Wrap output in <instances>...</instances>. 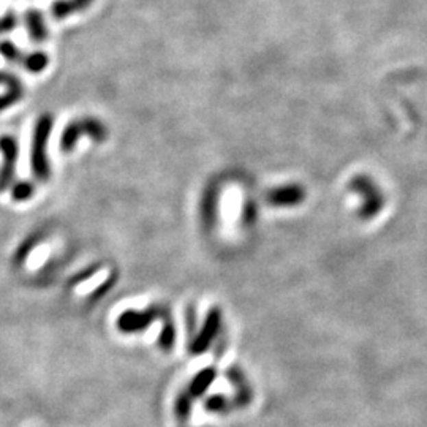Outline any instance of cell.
<instances>
[{"mask_svg": "<svg viewBox=\"0 0 427 427\" xmlns=\"http://www.w3.org/2000/svg\"><path fill=\"white\" fill-rule=\"evenodd\" d=\"M54 128V116L51 112H41L34 125L32 143H30V169L38 182H48L51 179V164L46 152L51 133Z\"/></svg>", "mask_w": 427, "mask_h": 427, "instance_id": "obj_1", "label": "cell"}, {"mask_svg": "<svg viewBox=\"0 0 427 427\" xmlns=\"http://www.w3.org/2000/svg\"><path fill=\"white\" fill-rule=\"evenodd\" d=\"M171 315L169 308L167 306L154 304L147 307L146 310H125L121 313V317L117 318V329L123 334H136L143 332L157 320H164V318Z\"/></svg>", "mask_w": 427, "mask_h": 427, "instance_id": "obj_2", "label": "cell"}, {"mask_svg": "<svg viewBox=\"0 0 427 427\" xmlns=\"http://www.w3.org/2000/svg\"><path fill=\"white\" fill-rule=\"evenodd\" d=\"M0 154H2V167H0V193L8 192L16 178V167L19 158V143L13 135L0 136Z\"/></svg>", "mask_w": 427, "mask_h": 427, "instance_id": "obj_3", "label": "cell"}, {"mask_svg": "<svg viewBox=\"0 0 427 427\" xmlns=\"http://www.w3.org/2000/svg\"><path fill=\"white\" fill-rule=\"evenodd\" d=\"M220 326H222V313H220V308L215 307L208 313V318H206L202 332H199L198 336L193 339L192 343H190V352L193 354L206 352V348L210 345L214 337H217Z\"/></svg>", "mask_w": 427, "mask_h": 427, "instance_id": "obj_4", "label": "cell"}, {"mask_svg": "<svg viewBox=\"0 0 427 427\" xmlns=\"http://www.w3.org/2000/svg\"><path fill=\"white\" fill-rule=\"evenodd\" d=\"M226 377L231 383L234 385L236 388V395H234V405L236 407H247L252 402V398H254V391H252L249 382H247L245 375L243 370L238 366H233L226 370Z\"/></svg>", "mask_w": 427, "mask_h": 427, "instance_id": "obj_5", "label": "cell"}, {"mask_svg": "<svg viewBox=\"0 0 427 427\" xmlns=\"http://www.w3.org/2000/svg\"><path fill=\"white\" fill-rule=\"evenodd\" d=\"M24 25L32 43L40 45L48 40V27H46L43 13L38 8H29L24 13Z\"/></svg>", "mask_w": 427, "mask_h": 427, "instance_id": "obj_6", "label": "cell"}, {"mask_svg": "<svg viewBox=\"0 0 427 427\" xmlns=\"http://www.w3.org/2000/svg\"><path fill=\"white\" fill-rule=\"evenodd\" d=\"M84 136V130H82V123L81 119H73L70 121L64 127V130L60 133V140H59V149L62 154H71L75 151L76 144L80 143L81 138Z\"/></svg>", "mask_w": 427, "mask_h": 427, "instance_id": "obj_7", "label": "cell"}, {"mask_svg": "<svg viewBox=\"0 0 427 427\" xmlns=\"http://www.w3.org/2000/svg\"><path fill=\"white\" fill-rule=\"evenodd\" d=\"M5 92L0 95V112L8 110L23 100L24 97V86L16 75L10 73L7 82H5Z\"/></svg>", "mask_w": 427, "mask_h": 427, "instance_id": "obj_8", "label": "cell"}, {"mask_svg": "<svg viewBox=\"0 0 427 427\" xmlns=\"http://www.w3.org/2000/svg\"><path fill=\"white\" fill-rule=\"evenodd\" d=\"M43 241H45L43 231H34L32 234H29L27 238H25L23 243L18 245V249L14 250L13 258H12L13 266L16 267V269H19V267L25 263V260L29 258L30 254H32L35 247L40 245Z\"/></svg>", "mask_w": 427, "mask_h": 427, "instance_id": "obj_9", "label": "cell"}, {"mask_svg": "<svg viewBox=\"0 0 427 427\" xmlns=\"http://www.w3.org/2000/svg\"><path fill=\"white\" fill-rule=\"evenodd\" d=\"M82 123V130H84V136L89 138L92 143L101 144L108 140V135H110V130L105 125V122H101L100 119H97L94 116H86L81 117Z\"/></svg>", "mask_w": 427, "mask_h": 427, "instance_id": "obj_10", "label": "cell"}, {"mask_svg": "<svg viewBox=\"0 0 427 427\" xmlns=\"http://www.w3.org/2000/svg\"><path fill=\"white\" fill-rule=\"evenodd\" d=\"M215 375H217V372L212 367H208L199 372L197 377H195L192 380V383L188 385L187 388V393L192 395V398H199V395H203L206 391H208V388L212 385V382L215 380Z\"/></svg>", "mask_w": 427, "mask_h": 427, "instance_id": "obj_11", "label": "cell"}, {"mask_svg": "<svg viewBox=\"0 0 427 427\" xmlns=\"http://www.w3.org/2000/svg\"><path fill=\"white\" fill-rule=\"evenodd\" d=\"M48 65L49 58L43 51H34V53L24 54V59L21 62V66L32 75H38L41 71H45L48 69Z\"/></svg>", "mask_w": 427, "mask_h": 427, "instance_id": "obj_12", "label": "cell"}, {"mask_svg": "<svg viewBox=\"0 0 427 427\" xmlns=\"http://www.w3.org/2000/svg\"><path fill=\"white\" fill-rule=\"evenodd\" d=\"M35 184L30 181H16L13 182L12 188H10V195H12V199L16 203H24L29 202L30 198L35 195Z\"/></svg>", "mask_w": 427, "mask_h": 427, "instance_id": "obj_13", "label": "cell"}, {"mask_svg": "<svg viewBox=\"0 0 427 427\" xmlns=\"http://www.w3.org/2000/svg\"><path fill=\"white\" fill-rule=\"evenodd\" d=\"M174 342H176V328H174L171 315H169L163 320L162 332L158 336V345H160L163 352H169L174 347Z\"/></svg>", "mask_w": 427, "mask_h": 427, "instance_id": "obj_14", "label": "cell"}, {"mask_svg": "<svg viewBox=\"0 0 427 427\" xmlns=\"http://www.w3.org/2000/svg\"><path fill=\"white\" fill-rule=\"evenodd\" d=\"M192 407H193V398L187 393V389L181 393L176 398V405H174V411H176V418L179 421L185 423L192 415Z\"/></svg>", "mask_w": 427, "mask_h": 427, "instance_id": "obj_15", "label": "cell"}, {"mask_svg": "<svg viewBox=\"0 0 427 427\" xmlns=\"http://www.w3.org/2000/svg\"><path fill=\"white\" fill-rule=\"evenodd\" d=\"M0 56H2L8 64L14 65H21V62L24 59V54L21 53V49L10 40L0 41Z\"/></svg>", "mask_w": 427, "mask_h": 427, "instance_id": "obj_16", "label": "cell"}, {"mask_svg": "<svg viewBox=\"0 0 427 427\" xmlns=\"http://www.w3.org/2000/svg\"><path fill=\"white\" fill-rule=\"evenodd\" d=\"M73 13H78V10H76L75 3L71 0H54L51 3V14L56 19H65Z\"/></svg>", "mask_w": 427, "mask_h": 427, "instance_id": "obj_17", "label": "cell"}, {"mask_svg": "<svg viewBox=\"0 0 427 427\" xmlns=\"http://www.w3.org/2000/svg\"><path fill=\"white\" fill-rule=\"evenodd\" d=\"M233 402H230L228 399L222 394H215L210 395V398L204 402V407L208 411H214V413H226L233 408Z\"/></svg>", "mask_w": 427, "mask_h": 427, "instance_id": "obj_18", "label": "cell"}, {"mask_svg": "<svg viewBox=\"0 0 427 427\" xmlns=\"http://www.w3.org/2000/svg\"><path fill=\"white\" fill-rule=\"evenodd\" d=\"M116 282H117V274L114 272V274H111L100 286H97L95 290L90 293V296H89L90 302H97V301H100L103 296H106L108 293H110L111 288L116 285Z\"/></svg>", "mask_w": 427, "mask_h": 427, "instance_id": "obj_19", "label": "cell"}, {"mask_svg": "<svg viewBox=\"0 0 427 427\" xmlns=\"http://www.w3.org/2000/svg\"><path fill=\"white\" fill-rule=\"evenodd\" d=\"M99 269H100V265H99V263H95V265H92V266L84 267V269L80 271L78 274H75L73 277H70L69 288H75L76 285L82 284V282L89 280L90 277H94V276L97 274V271H99Z\"/></svg>", "mask_w": 427, "mask_h": 427, "instance_id": "obj_20", "label": "cell"}, {"mask_svg": "<svg viewBox=\"0 0 427 427\" xmlns=\"http://www.w3.org/2000/svg\"><path fill=\"white\" fill-rule=\"evenodd\" d=\"M19 19L16 16V13L8 12L5 13L2 18H0V35H7L10 32H13L14 29L18 27Z\"/></svg>", "mask_w": 427, "mask_h": 427, "instance_id": "obj_21", "label": "cell"}, {"mask_svg": "<svg viewBox=\"0 0 427 427\" xmlns=\"http://www.w3.org/2000/svg\"><path fill=\"white\" fill-rule=\"evenodd\" d=\"M71 2L75 3V7H76V10H78V13H80V12H84V10L89 8L90 5L94 3V0H71Z\"/></svg>", "mask_w": 427, "mask_h": 427, "instance_id": "obj_22", "label": "cell"}, {"mask_svg": "<svg viewBox=\"0 0 427 427\" xmlns=\"http://www.w3.org/2000/svg\"><path fill=\"white\" fill-rule=\"evenodd\" d=\"M187 329H188V334L195 332V312H193V308H192V310H190V308H188V313H187Z\"/></svg>", "mask_w": 427, "mask_h": 427, "instance_id": "obj_23", "label": "cell"}, {"mask_svg": "<svg viewBox=\"0 0 427 427\" xmlns=\"http://www.w3.org/2000/svg\"><path fill=\"white\" fill-rule=\"evenodd\" d=\"M8 76H10V71L0 70V86H5V82H7Z\"/></svg>", "mask_w": 427, "mask_h": 427, "instance_id": "obj_24", "label": "cell"}]
</instances>
